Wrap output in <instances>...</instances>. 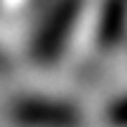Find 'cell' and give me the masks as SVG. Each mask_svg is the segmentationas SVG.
Masks as SVG:
<instances>
[{"label":"cell","mask_w":127,"mask_h":127,"mask_svg":"<svg viewBox=\"0 0 127 127\" xmlns=\"http://www.w3.org/2000/svg\"><path fill=\"white\" fill-rule=\"evenodd\" d=\"M18 120L20 125H56V127H71L76 125V112L69 109L66 104H48V102H36V104H18Z\"/></svg>","instance_id":"obj_1"}]
</instances>
